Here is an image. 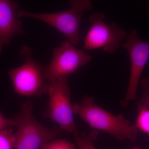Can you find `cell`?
<instances>
[{
  "label": "cell",
  "mask_w": 149,
  "mask_h": 149,
  "mask_svg": "<svg viewBox=\"0 0 149 149\" xmlns=\"http://www.w3.org/2000/svg\"><path fill=\"white\" fill-rule=\"evenodd\" d=\"M94 100L93 97L87 95L80 103H74V114L79 116L93 129L109 133L117 140H136L139 132L136 125L130 124L122 115H114L105 110Z\"/></svg>",
  "instance_id": "6da1fadb"
},
{
  "label": "cell",
  "mask_w": 149,
  "mask_h": 149,
  "mask_svg": "<svg viewBox=\"0 0 149 149\" xmlns=\"http://www.w3.org/2000/svg\"><path fill=\"white\" fill-rule=\"evenodd\" d=\"M30 101L22 104L20 111L15 116V149H41L49 141L55 139L63 130L59 127L48 128L38 122L33 115Z\"/></svg>",
  "instance_id": "7a4b0ae2"
},
{
  "label": "cell",
  "mask_w": 149,
  "mask_h": 149,
  "mask_svg": "<svg viewBox=\"0 0 149 149\" xmlns=\"http://www.w3.org/2000/svg\"><path fill=\"white\" fill-rule=\"evenodd\" d=\"M71 8L61 12L38 13L18 10V17H29L45 22L63 34L70 42L76 46L80 42V22L85 11L90 10L93 6L90 0H69Z\"/></svg>",
  "instance_id": "3957f363"
},
{
  "label": "cell",
  "mask_w": 149,
  "mask_h": 149,
  "mask_svg": "<svg viewBox=\"0 0 149 149\" xmlns=\"http://www.w3.org/2000/svg\"><path fill=\"white\" fill-rule=\"evenodd\" d=\"M32 52L29 47L23 46L20 54L25 60L24 64L8 72L15 93L26 97L47 94L49 85L44 76L47 66L35 61L32 58Z\"/></svg>",
  "instance_id": "277c9868"
},
{
  "label": "cell",
  "mask_w": 149,
  "mask_h": 149,
  "mask_svg": "<svg viewBox=\"0 0 149 149\" xmlns=\"http://www.w3.org/2000/svg\"><path fill=\"white\" fill-rule=\"evenodd\" d=\"M68 76H63L49 84V100L44 116L56 122L63 131L73 134L78 131L74 123L73 105Z\"/></svg>",
  "instance_id": "5b68a950"
},
{
  "label": "cell",
  "mask_w": 149,
  "mask_h": 149,
  "mask_svg": "<svg viewBox=\"0 0 149 149\" xmlns=\"http://www.w3.org/2000/svg\"><path fill=\"white\" fill-rule=\"evenodd\" d=\"M104 18L102 13L90 16L89 21L92 26L84 40L83 51L102 48L105 52L112 54L122 45L127 36L126 32L116 23L106 24Z\"/></svg>",
  "instance_id": "8992f818"
},
{
  "label": "cell",
  "mask_w": 149,
  "mask_h": 149,
  "mask_svg": "<svg viewBox=\"0 0 149 149\" xmlns=\"http://www.w3.org/2000/svg\"><path fill=\"white\" fill-rule=\"evenodd\" d=\"M92 59L83 50L76 49L68 40H65L54 49L52 59L45 72V79L50 84L59 77L76 72Z\"/></svg>",
  "instance_id": "52a82bcc"
},
{
  "label": "cell",
  "mask_w": 149,
  "mask_h": 149,
  "mask_svg": "<svg viewBox=\"0 0 149 149\" xmlns=\"http://www.w3.org/2000/svg\"><path fill=\"white\" fill-rule=\"evenodd\" d=\"M126 38V41L121 45L129 52L131 70L126 95L120 102L123 107L136 99L141 74L149 59V42L141 40L136 30L131 31Z\"/></svg>",
  "instance_id": "ba28073f"
},
{
  "label": "cell",
  "mask_w": 149,
  "mask_h": 149,
  "mask_svg": "<svg viewBox=\"0 0 149 149\" xmlns=\"http://www.w3.org/2000/svg\"><path fill=\"white\" fill-rule=\"evenodd\" d=\"M18 4L15 0H0V54L15 36L25 33L17 19Z\"/></svg>",
  "instance_id": "9c48e42d"
},
{
  "label": "cell",
  "mask_w": 149,
  "mask_h": 149,
  "mask_svg": "<svg viewBox=\"0 0 149 149\" xmlns=\"http://www.w3.org/2000/svg\"><path fill=\"white\" fill-rule=\"evenodd\" d=\"M74 134L78 149H97L94 142L99 135L97 130L93 129L88 134L78 131Z\"/></svg>",
  "instance_id": "30bf717a"
},
{
  "label": "cell",
  "mask_w": 149,
  "mask_h": 149,
  "mask_svg": "<svg viewBox=\"0 0 149 149\" xmlns=\"http://www.w3.org/2000/svg\"><path fill=\"white\" fill-rule=\"evenodd\" d=\"M15 142V133L10 127L0 131V149H13Z\"/></svg>",
  "instance_id": "8fae6325"
},
{
  "label": "cell",
  "mask_w": 149,
  "mask_h": 149,
  "mask_svg": "<svg viewBox=\"0 0 149 149\" xmlns=\"http://www.w3.org/2000/svg\"><path fill=\"white\" fill-rule=\"evenodd\" d=\"M139 113L135 125L138 130L149 136V108L139 107Z\"/></svg>",
  "instance_id": "7c38bea8"
},
{
  "label": "cell",
  "mask_w": 149,
  "mask_h": 149,
  "mask_svg": "<svg viewBox=\"0 0 149 149\" xmlns=\"http://www.w3.org/2000/svg\"><path fill=\"white\" fill-rule=\"evenodd\" d=\"M41 149H76L74 144L64 139H54L48 142Z\"/></svg>",
  "instance_id": "4fadbf2b"
},
{
  "label": "cell",
  "mask_w": 149,
  "mask_h": 149,
  "mask_svg": "<svg viewBox=\"0 0 149 149\" xmlns=\"http://www.w3.org/2000/svg\"><path fill=\"white\" fill-rule=\"evenodd\" d=\"M142 84L145 89V95L139 103V107L149 108V80H145L142 81Z\"/></svg>",
  "instance_id": "5bb4252c"
},
{
  "label": "cell",
  "mask_w": 149,
  "mask_h": 149,
  "mask_svg": "<svg viewBox=\"0 0 149 149\" xmlns=\"http://www.w3.org/2000/svg\"><path fill=\"white\" fill-rule=\"evenodd\" d=\"M15 122L14 118H8L0 112V131L9 126H15Z\"/></svg>",
  "instance_id": "9a60e30c"
},
{
  "label": "cell",
  "mask_w": 149,
  "mask_h": 149,
  "mask_svg": "<svg viewBox=\"0 0 149 149\" xmlns=\"http://www.w3.org/2000/svg\"><path fill=\"white\" fill-rule=\"evenodd\" d=\"M133 149H141L139 148H134Z\"/></svg>",
  "instance_id": "2e32d148"
},
{
  "label": "cell",
  "mask_w": 149,
  "mask_h": 149,
  "mask_svg": "<svg viewBox=\"0 0 149 149\" xmlns=\"http://www.w3.org/2000/svg\"></svg>",
  "instance_id": "e0dca14e"
}]
</instances>
